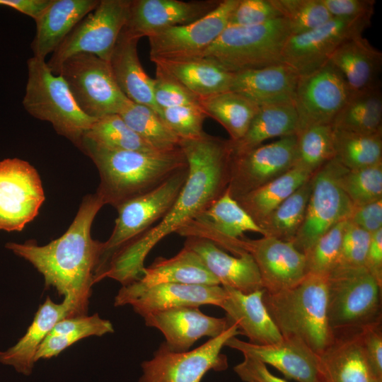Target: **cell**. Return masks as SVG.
Masks as SVG:
<instances>
[{
	"label": "cell",
	"mask_w": 382,
	"mask_h": 382,
	"mask_svg": "<svg viewBox=\"0 0 382 382\" xmlns=\"http://www.w3.org/2000/svg\"><path fill=\"white\" fill-rule=\"evenodd\" d=\"M189 174L175 202L156 225L117 250L100 272L99 281L111 278L122 285L138 280L144 260L166 236L185 226L226 190L231 149L226 140L204 133L200 137L180 140Z\"/></svg>",
	"instance_id": "obj_1"
},
{
	"label": "cell",
	"mask_w": 382,
	"mask_h": 382,
	"mask_svg": "<svg viewBox=\"0 0 382 382\" xmlns=\"http://www.w3.org/2000/svg\"><path fill=\"white\" fill-rule=\"evenodd\" d=\"M105 205L96 194L84 197L66 232L44 245L29 241L9 242L6 248L29 262L73 309L74 316H85L98 263L102 242L91 235L93 220ZM73 316V317H74Z\"/></svg>",
	"instance_id": "obj_2"
},
{
	"label": "cell",
	"mask_w": 382,
	"mask_h": 382,
	"mask_svg": "<svg viewBox=\"0 0 382 382\" xmlns=\"http://www.w3.org/2000/svg\"><path fill=\"white\" fill-rule=\"evenodd\" d=\"M96 165L100 183L96 194L115 209L144 195L188 166L181 148L167 153L106 149L83 139L81 149Z\"/></svg>",
	"instance_id": "obj_3"
},
{
	"label": "cell",
	"mask_w": 382,
	"mask_h": 382,
	"mask_svg": "<svg viewBox=\"0 0 382 382\" xmlns=\"http://www.w3.org/2000/svg\"><path fill=\"white\" fill-rule=\"evenodd\" d=\"M327 278L308 274L292 288L263 294L265 306L282 337L302 341L318 356L334 337L327 314Z\"/></svg>",
	"instance_id": "obj_4"
},
{
	"label": "cell",
	"mask_w": 382,
	"mask_h": 382,
	"mask_svg": "<svg viewBox=\"0 0 382 382\" xmlns=\"http://www.w3.org/2000/svg\"><path fill=\"white\" fill-rule=\"evenodd\" d=\"M28 80L23 105L36 119L50 122L59 135L80 150L85 133L97 120L78 106L66 81L53 74L44 59L27 61Z\"/></svg>",
	"instance_id": "obj_5"
},
{
	"label": "cell",
	"mask_w": 382,
	"mask_h": 382,
	"mask_svg": "<svg viewBox=\"0 0 382 382\" xmlns=\"http://www.w3.org/2000/svg\"><path fill=\"white\" fill-rule=\"evenodd\" d=\"M291 35L284 17L256 25H228L201 57L232 73L277 64L283 62Z\"/></svg>",
	"instance_id": "obj_6"
},
{
	"label": "cell",
	"mask_w": 382,
	"mask_h": 382,
	"mask_svg": "<svg viewBox=\"0 0 382 382\" xmlns=\"http://www.w3.org/2000/svg\"><path fill=\"white\" fill-rule=\"evenodd\" d=\"M327 314L332 332L381 320V288L364 267H337L327 278Z\"/></svg>",
	"instance_id": "obj_7"
},
{
	"label": "cell",
	"mask_w": 382,
	"mask_h": 382,
	"mask_svg": "<svg viewBox=\"0 0 382 382\" xmlns=\"http://www.w3.org/2000/svg\"><path fill=\"white\" fill-rule=\"evenodd\" d=\"M55 75L64 79L79 108L91 117L120 114L130 102L117 86L109 62L93 54L69 57Z\"/></svg>",
	"instance_id": "obj_8"
},
{
	"label": "cell",
	"mask_w": 382,
	"mask_h": 382,
	"mask_svg": "<svg viewBox=\"0 0 382 382\" xmlns=\"http://www.w3.org/2000/svg\"><path fill=\"white\" fill-rule=\"evenodd\" d=\"M188 174L187 166L154 190L116 208L117 216L115 226L109 238L102 242L94 278L117 250L150 229L166 216L175 202Z\"/></svg>",
	"instance_id": "obj_9"
},
{
	"label": "cell",
	"mask_w": 382,
	"mask_h": 382,
	"mask_svg": "<svg viewBox=\"0 0 382 382\" xmlns=\"http://www.w3.org/2000/svg\"><path fill=\"white\" fill-rule=\"evenodd\" d=\"M131 0H100L52 54L47 64L54 74L69 57L93 54L109 62L127 19Z\"/></svg>",
	"instance_id": "obj_10"
},
{
	"label": "cell",
	"mask_w": 382,
	"mask_h": 382,
	"mask_svg": "<svg viewBox=\"0 0 382 382\" xmlns=\"http://www.w3.org/2000/svg\"><path fill=\"white\" fill-rule=\"evenodd\" d=\"M345 168L335 157L313 174L305 217L291 242L299 252L305 254L320 237L349 217L354 204L339 182Z\"/></svg>",
	"instance_id": "obj_11"
},
{
	"label": "cell",
	"mask_w": 382,
	"mask_h": 382,
	"mask_svg": "<svg viewBox=\"0 0 382 382\" xmlns=\"http://www.w3.org/2000/svg\"><path fill=\"white\" fill-rule=\"evenodd\" d=\"M238 335L241 331L232 323L220 335L185 352L172 351L163 342L151 359L141 363L139 382H200L209 370L227 369V358L221 351L228 340Z\"/></svg>",
	"instance_id": "obj_12"
},
{
	"label": "cell",
	"mask_w": 382,
	"mask_h": 382,
	"mask_svg": "<svg viewBox=\"0 0 382 382\" xmlns=\"http://www.w3.org/2000/svg\"><path fill=\"white\" fill-rule=\"evenodd\" d=\"M45 199L37 170L18 158L0 161V230L21 231Z\"/></svg>",
	"instance_id": "obj_13"
},
{
	"label": "cell",
	"mask_w": 382,
	"mask_h": 382,
	"mask_svg": "<svg viewBox=\"0 0 382 382\" xmlns=\"http://www.w3.org/2000/svg\"><path fill=\"white\" fill-rule=\"evenodd\" d=\"M238 1H220L214 9L190 23L149 36L151 61L201 57L228 25Z\"/></svg>",
	"instance_id": "obj_14"
},
{
	"label": "cell",
	"mask_w": 382,
	"mask_h": 382,
	"mask_svg": "<svg viewBox=\"0 0 382 382\" xmlns=\"http://www.w3.org/2000/svg\"><path fill=\"white\" fill-rule=\"evenodd\" d=\"M371 18H332L308 32L291 35L282 55L283 63L299 76L310 74L328 62L335 51L345 41L362 35Z\"/></svg>",
	"instance_id": "obj_15"
},
{
	"label": "cell",
	"mask_w": 382,
	"mask_h": 382,
	"mask_svg": "<svg viewBox=\"0 0 382 382\" xmlns=\"http://www.w3.org/2000/svg\"><path fill=\"white\" fill-rule=\"evenodd\" d=\"M296 163V135L280 137L242 154L231 155L227 190L237 201L281 176Z\"/></svg>",
	"instance_id": "obj_16"
},
{
	"label": "cell",
	"mask_w": 382,
	"mask_h": 382,
	"mask_svg": "<svg viewBox=\"0 0 382 382\" xmlns=\"http://www.w3.org/2000/svg\"><path fill=\"white\" fill-rule=\"evenodd\" d=\"M245 232L258 233L266 236L265 232L226 189L223 195L176 233L186 238L208 240L234 256H241L248 253L243 240Z\"/></svg>",
	"instance_id": "obj_17"
},
{
	"label": "cell",
	"mask_w": 382,
	"mask_h": 382,
	"mask_svg": "<svg viewBox=\"0 0 382 382\" xmlns=\"http://www.w3.org/2000/svg\"><path fill=\"white\" fill-rule=\"evenodd\" d=\"M226 295L221 285L163 283L145 286L137 280L121 287L115 297L114 305H129L144 318L151 313L182 306L221 307Z\"/></svg>",
	"instance_id": "obj_18"
},
{
	"label": "cell",
	"mask_w": 382,
	"mask_h": 382,
	"mask_svg": "<svg viewBox=\"0 0 382 382\" xmlns=\"http://www.w3.org/2000/svg\"><path fill=\"white\" fill-rule=\"evenodd\" d=\"M350 95L342 76L329 62L300 76L294 100L297 133L311 125L332 124Z\"/></svg>",
	"instance_id": "obj_19"
},
{
	"label": "cell",
	"mask_w": 382,
	"mask_h": 382,
	"mask_svg": "<svg viewBox=\"0 0 382 382\" xmlns=\"http://www.w3.org/2000/svg\"><path fill=\"white\" fill-rule=\"evenodd\" d=\"M243 239L245 250L257 265L265 291L292 288L308 274L305 255L291 242L270 236Z\"/></svg>",
	"instance_id": "obj_20"
},
{
	"label": "cell",
	"mask_w": 382,
	"mask_h": 382,
	"mask_svg": "<svg viewBox=\"0 0 382 382\" xmlns=\"http://www.w3.org/2000/svg\"><path fill=\"white\" fill-rule=\"evenodd\" d=\"M220 1L131 0L123 30L141 38L190 23L214 9Z\"/></svg>",
	"instance_id": "obj_21"
},
{
	"label": "cell",
	"mask_w": 382,
	"mask_h": 382,
	"mask_svg": "<svg viewBox=\"0 0 382 382\" xmlns=\"http://www.w3.org/2000/svg\"><path fill=\"white\" fill-rule=\"evenodd\" d=\"M225 346L274 367L287 378L298 382H324L319 356L298 339L283 337L277 344L258 345L233 337Z\"/></svg>",
	"instance_id": "obj_22"
},
{
	"label": "cell",
	"mask_w": 382,
	"mask_h": 382,
	"mask_svg": "<svg viewBox=\"0 0 382 382\" xmlns=\"http://www.w3.org/2000/svg\"><path fill=\"white\" fill-rule=\"evenodd\" d=\"M145 325L160 330L167 347L174 352H185L202 337H216L232 323L226 318L203 313L199 307L182 306L149 313Z\"/></svg>",
	"instance_id": "obj_23"
},
{
	"label": "cell",
	"mask_w": 382,
	"mask_h": 382,
	"mask_svg": "<svg viewBox=\"0 0 382 382\" xmlns=\"http://www.w3.org/2000/svg\"><path fill=\"white\" fill-rule=\"evenodd\" d=\"M184 245L200 257L220 285L246 294L263 289L258 268L250 253L231 255L212 242L197 237H187Z\"/></svg>",
	"instance_id": "obj_24"
},
{
	"label": "cell",
	"mask_w": 382,
	"mask_h": 382,
	"mask_svg": "<svg viewBox=\"0 0 382 382\" xmlns=\"http://www.w3.org/2000/svg\"><path fill=\"white\" fill-rule=\"evenodd\" d=\"M222 286L226 295L221 308L230 322L238 326L241 334L249 338L250 343L270 345L282 340L263 302L264 289L246 294Z\"/></svg>",
	"instance_id": "obj_25"
},
{
	"label": "cell",
	"mask_w": 382,
	"mask_h": 382,
	"mask_svg": "<svg viewBox=\"0 0 382 382\" xmlns=\"http://www.w3.org/2000/svg\"><path fill=\"white\" fill-rule=\"evenodd\" d=\"M299 76L284 63L234 73L230 91L259 107L294 103Z\"/></svg>",
	"instance_id": "obj_26"
},
{
	"label": "cell",
	"mask_w": 382,
	"mask_h": 382,
	"mask_svg": "<svg viewBox=\"0 0 382 382\" xmlns=\"http://www.w3.org/2000/svg\"><path fill=\"white\" fill-rule=\"evenodd\" d=\"M328 62L340 74L351 95L381 87L382 52L362 35L343 42Z\"/></svg>",
	"instance_id": "obj_27"
},
{
	"label": "cell",
	"mask_w": 382,
	"mask_h": 382,
	"mask_svg": "<svg viewBox=\"0 0 382 382\" xmlns=\"http://www.w3.org/2000/svg\"><path fill=\"white\" fill-rule=\"evenodd\" d=\"M100 0H50L35 21L31 42L33 57L52 54L74 27L98 5Z\"/></svg>",
	"instance_id": "obj_28"
},
{
	"label": "cell",
	"mask_w": 382,
	"mask_h": 382,
	"mask_svg": "<svg viewBox=\"0 0 382 382\" xmlns=\"http://www.w3.org/2000/svg\"><path fill=\"white\" fill-rule=\"evenodd\" d=\"M73 316V309L66 301L56 303L47 296L40 305L25 335L13 346L0 351V363L13 367L20 374L30 375L37 349L54 325Z\"/></svg>",
	"instance_id": "obj_29"
},
{
	"label": "cell",
	"mask_w": 382,
	"mask_h": 382,
	"mask_svg": "<svg viewBox=\"0 0 382 382\" xmlns=\"http://www.w3.org/2000/svg\"><path fill=\"white\" fill-rule=\"evenodd\" d=\"M361 329L333 332L332 341L319 355L324 382H371Z\"/></svg>",
	"instance_id": "obj_30"
},
{
	"label": "cell",
	"mask_w": 382,
	"mask_h": 382,
	"mask_svg": "<svg viewBox=\"0 0 382 382\" xmlns=\"http://www.w3.org/2000/svg\"><path fill=\"white\" fill-rule=\"evenodd\" d=\"M139 38L122 30L109 63L115 81L124 95L132 102L158 112L154 101V79L143 69L137 52Z\"/></svg>",
	"instance_id": "obj_31"
},
{
	"label": "cell",
	"mask_w": 382,
	"mask_h": 382,
	"mask_svg": "<svg viewBox=\"0 0 382 382\" xmlns=\"http://www.w3.org/2000/svg\"><path fill=\"white\" fill-rule=\"evenodd\" d=\"M153 62L199 99L230 91L234 76V73L203 57Z\"/></svg>",
	"instance_id": "obj_32"
},
{
	"label": "cell",
	"mask_w": 382,
	"mask_h": 382,
	"mask_svg": "<svg viewBox=\"0 0 382 382\" xmlns=\"http://www.w3.org/2000/svg\"><path fill=\"white\" fill-rule=\"evenodd\" d=\"M138 281L145 286L163 283L220 285L200 257L185 245L172 257H157L144 267Z\"/></svg>",
	"instance_id": "obj_33"
},
{
	"label": "cell",
	"mask_w": 382,
	"mask_h": 382,
	"mask_svg": "<svg viewBox=\"0 0 382 382\" xmlns=\"http://www.w3.org/2000/svg\"><path fill=\"white\" fill-rule=\"evenodd\" d=\"M298 116L294 103L260 106L243 137L230 145L233 156L252 150L267 139L296 135Z\"/></svg>",
	"instance_id": "obj_34"
},
{
	"label": "cell",
	"mask_w": 382,
	"mask_h": 382,
	"mask_svg": "<svg viewBox=\"0 0 382 382\" xmlns=\"http://www.w3.org/2000/svg\"><path fill=\"white\" fill-rule=\"evenodd\" d=\"M314 173L295 165L281 176L246 194L237 202L260 226L273 210Z\"/></svg>",
	"instance_id": "obj_35"
},
{
	"label": "cell",
	"mask_w": 382,
	"mask_h": 382,
	"mask_svg": "<svg viewBox=\"0 0 382 382\" xmlns=\"http://www.w3.org/2000/svg\"><path fill=\"white\" fill-rule=\"evenodd\" d=\"M199 103L207 117L217 121L227 131L231 141L243 137L260 108L233 91L202 98Z\"/></svg>",
	"instance_id": "obj_36"
},
{
	"label": "cell",
	"mask_w": 382,
	"mask_h": 382,
	"mask_svg": "<svg viewBox=\"0 0 382 382\" xmlns=\"http://www.w3.org/2000/svg\"><path fill=\"white\" fill-rule=\"evenodd\" d=\"M332 125L335 129L353 133L382 134L381 87L350 95Z\"/></svg>",
	"instance_id": "obj_37"
},
{
	"label": "cell",
	"mask_w": 382,
	"mask_h": 382,
	"mask_svg": "<svg viewBox=\"0 0 382 382\" xmlns=\"http://www.w3.org/2000/svg\"><path fill=\"white\" fill-rule=\"evenodd\" d=\"M313 176L260 224L259 226L265 232L266 236L287 242L293 241L305 217L313 187Z\"/></svg>",
	"instance_id": "obj_38"
},
{
	"label": "cell",
	"mask_w": 382,
	"mask_h": 382,
	"mask_svg": "<svg viewBox=\"0 0 382 382\" xmlns=\"http://www.w3.org/2000/svg\"><path fill=\"white\" fill-rule=\"evenodd\" d=\"M119 115L132 129L157 151L167 153L180 148V139L150 107L130 101Z\"/></svg>",
	"instance_id": "obj_39"
},
{
	"label": "cell",
	"mask_w": 382,
	"mask_h": 382,
	"mask_svg": "<svg viewBox=\"0 0 382 382\" xmlns=\"http://www.w3.org/2000/svg\"><path fill=\"white\" fill-rule=\"evenodd\" d=\"M83 139L109 149L161 153L132 129L119 114L97 119L85 133Z\"/></svg>",
	"instance_id": "obj_40"
},
{
	"label": "cell",
	"mask_w": 382,
	"mask_h": 382,
	"mask_svg": "<svg viewBox=\"0 0 382 382\" xmlns=\"http://www.w3.org/2000/svg\"><path fill=\"white\" fill-rule=\"evenodd\" d=\"M335 158L348 170L382 162V134H364L334 129Z\"/></svg>",
	"instance_id": "obj_41"
},
{
	"label": "cell",
	"mask_w": 382,
	"mask_h": 382,
	"mask_svg": "<svg viewBox=\"0 0 382 382\" xmlns=\"http://www.w3.org/2000/svg\"><path fill=\"white\" fill-rule=\"evenodd\" d=\"M296 163L314 173L335 157L332 124L309 126L296 134Z\"/></svg>",
	"instance_id": "obj_42"
},
{
	"label": "cell",
	"mask_w": 382,
	"mask_h": 382,
	"mask_svg": "<svg viewBox=\"0 0 382 382\" xmlns=\"http://www.w3.org/2000/svg\"><path fill=\"white\" fill-rule=\"evenodd\" d=\"M341 188L354 206H361L382 199V162L341 173Z\"/></svg>",
	"instance_id": "obj_43"
},
{
	"label": "cell",
	"mask_w": 382,
	"mask_h": 382,
	"mask_svg": "<svg viewBox=\"0 0 382 382\" xmlns=\"http://www.w3.org/2000/svg\"><path fill=\"white\" fill-rule=\"evenodd\" d=\"M289 23L291 35L311 30L332 17L321 0H272Z\"/></svg>",
	"instance_id": "obj_44"
},
{
	"label": "cell",
	"mask_w": 382,
	"mask_h": 382,
	"mask_svg": "<svg viewBox=\"0 0 382 382\" xmlns=\"http://www.w3.org/2000/svg\"><path fill=\"white\" fill-rule=\"evenodd\" d=\"M347 221H342L331 228L304 254L308 274L328 277L335 268Z\"/></svg>",
	"instance_id": "obj_45"
},
{
	"label": "cell",
	"mask_w": 382,
	"mask_h": 382,
	"mask_svg": "<svg viewBox=\"0 0 382 382\" xmlns=\"http://www.w3.org/2000/svg\"><path fill=\"white\" fill-rule=\"evenodd\" d=\"M158 115L180 140L197 139L204 133L203 124L207 115L200 104L161 109Z\"/></svg>",
	"instance_id": "obj_46"
},
{
	"label": "cell",
	"mask_w": 382,
	"mask_h": 382,
	"mask_svg": "<svg viewBox=\"0 0 382 382\" xmlns=\"http://www.w3.org/2000/svg\"><path fill=\"white\" fill-rule=\"evenodd\" d=\"M154 97L158 111L168 108L200 104L199 97L157 67L154 79Z\"/></svg>",
	"instance_id": "obj_47"
},
{
	"label": "cell",
	"mask_w": 382,
	"mask_h": 382,
	"mask_svg": "<svg viewBox=\"0 0 382 382\" xmlns=\"http://www.w3.org/2000/svg\"><path fill=\"white\" fill-rule=\"evenodd\" d=\"M370 239L371 233L347 220L335 268L337 267H364Z\"/></svg>",
	"instance_id": "obj_48"
},
{
	"label": "cell",
	"mask_w": 382,
	"mask_h": 382,
	"mask_svg": "<svg viewBox=\"0 0 382 382\" xmlns=\"http://www.w3.org/2000/svg\"><path fill=\"white\" fill-rule=\"evenodd\" d=\"M281 17V12L272 0H239L228 25H256Z\"/></svg>",
	"instance_id": "obj_49"
},
{
	"label": "cell",
	"mask_w": 382,
	"mask_h": 382,
	"mask_svg": "<svg viewBox=\"0 0 382 382\" xmlns=\"http://www.w3.org/2000/svg\"><path fill=\"white\" fill-rule=\"evenodd\" d=\"M114 332L108 320L101 318L98 313L91 316H78L65 318L57 322L49 334L75 335L82 339L90 336H102Z\"/></svg>",
	"instance_id": "obj_50"
},
{
	"label": "cell",
	"mask_w": 382,
	"mask_h": 382,
	"mask_svg": "<svg viewBox=\"0 0 382 382\" xmlns=\"http://www.w3.org/2000/svg\"><path fill=\"white\" fill-rule=\"evenodd\" d=\"M382 326L381 320L361 329L364 356L371 382H382Z\"/></svg>",
	"instance_id": "obj_51"
},
{
	"label": "cell",
	"mask_w": 382,
	"mask_h": 382,
	"mask_svg": "<svg viewBox=\"0 0 382 382\" xmlns=\"http://www.w3.org/2000/svg\"><path fill=\"white\" fill-rule=\"evenodd\" d=\"M333 18H372L374 0H321Z\"/></svg>",
	"instance_id": "obj_52"
},
{
	"label": "cell",
	"mask_w": 382,
	"mask_h": 382,
	"mask_svg": "<svg viewBox=\"0 0 382 382\" xmlns=\"http://www.w3.org/2000/svg\"><path fill=\"white\" fill-rule=\"evenodd\" d=\"M347 220L371 234L378 231L382 228V199L354 206Z\"/></svg>",
	"instance_id": "obj_53"
},
{
	"label": "cell",
	"mask_w": 382,
	"mask_h": 382,
	"mask_svg": "<svg viewBox=\"0 0 382 382\" xmlns=\"http://www.w3.org/2000/svg\"><path fill=\"white\" fill-rule=\"evenodd\" d=\"M242 362L234 366L233 370L240 378L245 382H287L272 374L267 366L255 358L243 355Z\"/></svg>",
	"instance_id": "obj_54"
},
{
	"label": "cell",
	"mask_w": 382,
	"mask_h": 382,
	"mask_svg": "<svg viewBox=\"0 0 382 382\" xmlns=\"http://www.w3.org/2000/svg\"><path fill=\"white\" fill-rule=\"evenodd\" d=\"M364 267L382 286V228L371 234Z\"/></svg>",
	"instance_id": "obj_55"
},
{
	"label": "cell",
	"mask_w": 382,
	"mask_h": 382,
	"mask_svg": "<svg viewBox=\"0 0 382 382\" xmlns=\"http://www.w3.org/2000/svg\"><path fill=\"white\" fill-rule=\"evenodd\" d=\"M50 0H0L5 6L37 19L50 4Z\"/></svg>",
	"instance_id": "obj_56"
},
{
	"label": "cell",
	"mask_w": 382,
	"mask_h": 382,
	"mask_svg": "<svg viewBox=\"0 0 382 382\" xmlns=\"http://www.w3.org/2000/svg\"><path fill=\"white\" fill-rule=\"evenodd\" d=\"M249 382H255V381H249Z\"/></svg>",
	"instance_id": "obj_57"
}]
</instances>
